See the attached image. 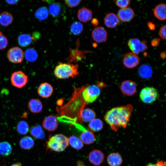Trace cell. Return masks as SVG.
<instances>
[{"label": "cell", "instance_id": "23", "mask_svg": "<svg viewBox=\"0 0 166 166\" xmlns=\"http://www.w3.org/2000/svg\"><path fill=\"white\" fill-rule=\"evenodd\" d=\"M20 147L24 150H30L32 148L34 145V142L33 139L29 136H26L22 137L19 142Z\"/></svg>", "mask_w": 166, "mask_h": 166}, {"label": "cell", "instance_id": "32", "mask_svg": "<svg viewBox=\"0 0 166 166\" xmlns=\"http://www.w3.org/2000/svg\"><path fill=\"white\" fill-rule=\"evenodd\" d=\"M24 56L26 60L29 62H34L38 58V54L36 50L32 48L27 49L24 54Z\"/></svg>", "mask_w": 166, "mask_h": 166}, {"label": "cell", "instance_id": "15", "mask_svg": "<svg viewBox=\"0 0 166 166\" xmlns=\"http://www.w3.org/2000/svg\"><path fill=\"white\" fill-rule=\"evenodd\" d=\"M53 89L52 86L47 82L41 83L38 89L39 95L43 98H47L52 95Z\"/></svg>", "mask_w": 166, "mask_h": 166}, {"label": "cell", "instance_id": "38", "mask_svg": "<svg viewBox=\"0 0 166 166\" xmlns=\"http://www.w3.org/2000/svg\"><path fill=\"white\" fill-rule=\"evenodd\" d=\"M65 4L70 8H73L78 6L81 0H65Z\"/></svg>", "mask_w": 166, "mask_h": 166}, {"label": "cell", "instance_id": "20", "mask_svg": "<svg viewBox=\"0 0 166 166\" xmlns=\"http://www.w3.org/2000/svg\"><path fill=\"white\" fill-rule=\"evenodd\" d=\"M107 161L110 166H120L122 163L123 159L119 154L113 152L109 155Z\"/></svg>", "mask_w": 166, "mask_h": 166}, {"label": "cell", "instance_id": "21", "mask_svg": "<svg viewBox=\"0 0 166 166\" xmlns=\"http://www.w3.org/2000/svg\"><path fill=\"white\" fill-rule=\"evenodd\" d=\"M80 116L82 121L85 122H89L95 118L96 114L93 109L85 108L81 111Z\"/></svg>", "mask_w": 166, "mask_h": 166}, {"label": "cell", "instance_id": "42", "mask_svg": "<svg viewBox=\"0 0 166 166\" xmlns=\"http://www.w3.org/2000/svg\"><path fill=\"white\" fill-rule=\"evenodd\" d=\"M149 29L151 30H154L155 29V25L151 22H148L147 23Z\"/></svg>", "mask_w": 166, "mask_h": 166}, {"label": "cell", "instance_id": "35", "mask_svg": "<svg viewBox=\"0 0 166 166\" xmlns=\"http://www.w3.org/2000/svg\"><path fill=\"white\" fill-rule=\"evenodd\" d=\"M83 26L80 22L76 21L73 22L70 26V30L73 34L78 35L83 31Z\"/></svg>", "mask_w": 166, "mask_h": 166}, {"label": "cell", "instance_id": "7", "mask_svg": "<svg viewBox=\"0 0 166 166\" xmlns=\"http://www.w3.org/2000/svg\"><path fill=\"white\" fill-rule=\"evenodd\" d=\"M146 42L145 40L140 41L137 38H132L128 41V44L132 53L137 55L148 49Z\"/></svg>", "mask_w": 166, "mask_h": 166}, {"label": "cell", "instance_id": "16", "mask_svg": "<svg viewBox=\"0 0 166 166\" xmlns=\"http://www.w3.org/2000/svg\"><path fill=\"white\" fill-rule=\"evenodd\" d=\"M105 25L110 28L116 27L119 25L120 20L117 15L113 13L107 14L104 19Z\"/></svg>", "mask_w": 166, "mask_h": 166}, {"label": "cell", "instance_id": "27", "mask_svg": "<svg viewBox=\"0 0 166 166\" xmlns=\"http://www.w3.org/2000/svg\"><path fill=\"white\" fill-rule=\"evenodd\" d=\"M30 132L31 135L35 138L42 139L45 137L44 132L40 125H38L32 127Z\"/></svg>", "mask_w": 166, "mask_h": 166}, {"label": "cell", "instance_id": "13", "mask_svg": "<svg viewBox=\"0 0 166 166\" xmlns=\"http://www.w3.org/2000/svg\"><path fill=\"white\" fill-rule=\"evenodd\" d=\"M58 121L54 115H49L46 117L42 123L43 127L49 131L55 130L58 126Z\"/></svg>", "mask_w": 166, "mask_h": 166}, {"label": "cell", "instance_id": "3", "mask_svg": "<svg viewBox=\"0 0 166 166\" xmlns=\"http://www.w3.org/2000/svg\"><path fill=\"white\" fill-rule=\"evenodd\" d=\"M69 145L68 138L62 134H57L52 136H50L45 144L47 150L56 152L63 151Z\"/></svg>", "mask_w": 166, "mask_h": 166}, {"label": "cell", "instance_id": "24", "mask_svg": "<svg viewBox=\"0 0 166 166\" xmlns=\"http://www.w3.org/2000/svg\"><path fill=\"white\" fill-rule=\"evenodd\" d=\"M13 20V17L10 13L4 11L0 14V24L2 26H7L12 23Z\"/></svg>", "mask_w": 166, "mask_h": 166}, {"label": "cell", "instance_id": "34", "mask_svg": "<svg viewBox=\"0 0 166 166\" xmlns=\"http://www.w3.org/2000/svg\"><path fill=\"white\" fill-rule=\"evenodd\" d=\"M18 132L22 135L26 134L29 132V127L28 123L25 121H20L16 127Z\"/></svg>", "mask_w": 166, "mask_h": 166}, {"label": "cell", "instance_id": "47", "mask_svg": "<svg viewBox=\"0 0 166 166\" xmlns=\"http://www.w3.org/2000/svg\"><path fill=\"white\" fill-rule=\"evenodd\" d=\"M10 166H22V165L21 163L18 162L12 164Z\"/></svg>", "mask_w": 166, "mask_h": 166}, {"label": "cell", "instance_id": "29", "mask_svg": "<svg viewBox=\"0 0 166 166\" xmlns=\"http://www.w3.org/2000/svg\"><path fill=\"white\" fill-rule=\"evenodd\" d=\"M12 151L10 144L6 141L0 142V155L6 156L10 155Z\"/></svg>", "mask_w": 166, "mask_h": 166}, {"label": "cell", "instance_id": "22", "mask_svg": "<svg viewBox=\"0 0 166 166\" xmlns=\"http://www.w3.org/2000/svg\"><path fill=\"white\" fill-rule=\"evenodd\" d=\"M80 138L83 143L86 144H89L94 142L95 136L92 131L85 130L81 134Z\"/></svg>", "mask_w": 166, "mask_h": 166}, {"label": "cell", "instance_id": "9", "mask_svg": "<svg viewBox=\"0 0 166 166\" xmlns=\"http://www.w3.org/2000/svg\"><path fill=\"white\" fill-rule=\"evenodd\" d=\"M120 89L124 95L128 96H132L136 92V85L133 81L127 80L121 83Z\"/></svg>", "mask_w": 166, "mask_h": 166}, {"label": "cell", "instance_id": "17", "mask_svg": "<svg viewBox=\"0 0 166 166\" xmlns=\"http://www.w3.org/2000/svg\"><path fill=\"white\" fill-rule=\"evenodd\" d=\"M77 18L81 22L86 23L90 21L93 16L92 12L86 7H82L78 10Z\"/></svg>", "mask_w": 166, "mask_h": 166}, {"label": "cell", "instance_id": "4", "mask_svg": "<svg viewBox=\"0 0 166 166\" xmlns=\"http://www.w3.org/2000/svg\"><path fill=\"white\" fill-rule=\"evenodd\" d=\"M101 93L100 88L95 85H92L85 88L82 92V97L87 103L95 101Z\"/></svg>", "mask_w": 166, "mask_h": 166}, {"label": "cell", "instance_id": "41", "mask_svg": "<svg viewBox=\"0 0 166 166\" xmlns=\"http://www.w3.org/2000/svg\"><path fill=\"white\" fill-rule=\"evenodd\" d=\"M160 39L158 38H155L151 41V45L153 47H157L160 44Z\"/></svg>", "mask_w": 166, "mask_h": 166}, {"label": "cell", "instance_id": "18", "mask_svg": "<svg viewBox=\"0 0 166 166\" xmlns=\"http://www.w3.org/2000/svg\"><path fill=\"white\" fill-rule=\"evenodd\" d=\"M28 108L32 113H38L42 110L43 106L41 101L38 99H32L28 102Z\"/></svg>", "mask_w": 166, "mask_h": 166}, {"label": "cell", "instance_id": "31", "mask_svg": "<svg viewBox=\"0 0 166 166\" xmlns=\"http://www.w3.org/2000/svg\"><path fill=\"white\" fill-rule=\"evenodd\" d=\"M68 139L69 144L73 148L76 149H80L83 146L84 144L81 140L75 136H71Z\"/></svg>", "mask_w": 166, "mask_h": 166}, {"label": "cell", "instance_id": "33", "mask_svg": "<svg viewBox=\"0 0 166 166\" xmlns=\"http://www.w3.org/2000/svg\"><path fill=\"white\" fill-rule=\"evenodd\" d=\"M61 7L58 3H53L51 4L49 7V12L53 17H57L60 14Z\"/></svg>", "mask_w": 166, "mask_h": 166}, {"label": "cell", "instance_id": "36", "mask_svg": "<svg viewBox=\"0 0 166 166\" xmlns=\"http://www.w3.org/2000/svg\"><path fill=\"white\" fill-rule=\"evenodd\" d=\"M8 44L7 38L0 31V50L5 49Z\"/></svg>", "mask_w": 166, "mask_h": 166}, {"label": "cell", "instance_id": "39", "mask_svg": "<svg viewBox=\"0 0 166 166\" xmlns=\"http://www.w3.org/2000/svg\"><path fill=\"white\" fill-rule=\"evenodd\" d=\"M166 26L164 25L160 28L159 31V36L164 40L166 39Z\"/></svg>", "mask_w": 166, "mask_h": 166}, {"label": "cell", "instance_id": "5", "mask_svg": "<svg viewBox=\"0 0 166 166\" xmlns=\"http://www.w3.org/2000/svg\"><path fill=\"white\" fill-rule=\"evenodd\" d=\"M158 96V91L154 87H146L143 88L140 94L141 101L146 104H151L154 102Z\"/></svg>", "mask_w": 166, "mask_h": 166}, {"label": "cell", "instance_id": "19", "mask_svg": "<svg viewBox=\"0 0 166 166\" xmlns=\"http://www.w3.org/2000/svg\"><path fill=\"white\" fill-rule=\"evenodd\" d=\"M166 6L164 3L157 5L153 10V13L156 17L159 20L164 21L166 18Z\"/></svg>", "mask_w": 166, "mask_h": 166}, {"label": "cell", "instance_id": "1", "mask_svg": "<svg viewBox=\"0 0 166 166\" xmlns=\"http://www.w3.org/2000/svg\"><path fill=\"white\" fill-rule=\"evenodd\" d=\"M133 110L130 104L113 108L107 112L104 120L112 130L116 131L121 126L126 127Z\"/></svg>", "mask_w": 166, "mask_h": 166}, {"label": "cell", "instance_id": "48", "mask_svg": "<svg viewBox=\"0 0 166 166\" xmlns=\"http://www.w3.org/2000/svg\"><path fill=\"white\" fill-rule=\"evenodd\" d=\"M27 116V113L26 112H25L22 114V117H23L26 118Z\"/></svg>", "mask_w": 166, "mask_h": 166}, {"label": "cell", "instance_id": "46", "mask_svg": "<svg viewBox=\"0 0 166 166\" xmlns=\"http://www.w3.org/2000/svg\"><path fill=\"white\" fill-rule=\"evenodd\" d=\"M160 56L162 59H165L166 57V52H161L160 54Z\"/></svg>", "mask_w": 166, "mask_h": 166}, {"label": "cell", "instance_id": "6", "mask_svg": "<svg viewBox=\"0 0 166 166\" xmlns=\"http://www.w3.org/2000/svg\"><path fill=\"white\" fill-rule=\"evenodd\" d=\"M10 80L13 86L21 88L24 87L27 83L28 76L22 71H18L12 74Z\"/></svg>", "mask_w": 166, "mask_h": 166}, {"label": "cell", "instance_id": "14", "mask_svg": "<svg viewBox=\"0 0 166 166\" xmlns=\"http://www.w3.org/2000/svg\"><path fill=\"white\" fill-rule=\"evenodd\" d=\"M104 154L101 151L95 149L91 151L89 155V160L90 163L95 165H100L103 161Z\"/></svg>", "mask_w": 166, "mask_h": 166}, {"label": "cell", "instance_id": "26", "mask_svg": "<svg viewBox=\"0 0 166 166\" xmlns=\"http://www.w3.org/2000/svg\"><path fill=\"white\" fill-rule=\"evenodd\" d=\"M88 127L91 131L98 132L103 128V123L100 119L95 118L90 122L88 124Z\"/></svg>", "mask_w": 166, "mask_h": 166}, {"label": "cell", "instance_id": "45", "mask_svg": "<svg viewBox=\"0 0 166 166\" xmlns=\"http://www.w3.org/2000/svg\"><path fill=\"white\" fill-rule=\"evenodd\" d=\"M76 166H86L84 163L82 161L79 160L77 161Z\"/></svg>", "mask_w": 166, "mask_h": 166}, {"label": "cell", "instance_id": "25", "mask_svg": "<svg viewBox=\"0 0 166 166\" xmlns=\"http://www.w3.org/2000/svg\"><path fill=\"white\" fill-rule=\"evenodd\" d=\"M139 73L143 78H150L152 74V70L151 67L147 65H141L139 68Z\"/></svg>", "mask_w": 166, "mask_h": 166}, {"label": "cell", "instance_id": "37", "mask_svg": "<svg viewBox=\"0 0 166 166\" xmlns=\"http://www.w3.org/2000/svg\"><path fill=\"white\" fill-rule=\"evenodd\" d=\"M115 3L121 9L126 8L130 4V0H118L115 1Z\"/></svg>", "mask_w": 166, "mask_h": 166}, {"label": "cell", "instance_id": "43", "mask_svg": "<svg viewBox=\"0 0 166 166\" xmlns=\"http://www.w3.org/2000/svg\"><path fill=\"white\" fill-rule=\"evenodd\" d=\"M92 25L94 26H96L99 23L98 20L96 18H94L91 21Z\"/></svg>", "mask_w": 166, "mask_h": 166}, {"label": "cell", "instance_id": "12", "mask_svg": "<svg viewBox=\"0 0 166 166\" xmlns=\"http://www.w3.org/2000/svg\"><path fill=\"white\" fill-rule=\"evenodd\" d=\"M135 15L133 10L130 7L121 9L118 11V18L122 22H128L132 20Z\"/></svg>", "mask_w": 166, "mask_h": 166}, {"label": "cell", "instance_id": "2", "mask_svg": "<svg viewBox=\"0 0 166 166\" xmlns=\"http://www.w3.org/2000/svg\"><path fill=\"white\" fill-rule=\"evenodd\" d=\"M77 64L60 62L54 69L55 76L60 79L75 78L79 74Z\"/></svg>", "mask_w": 166, "mask_h": 166}, {"label": "cell", "instance_id": "8", "mask_svg": "<svg viewBox=\"0 0 166 166\" xmlns=\"http://www.w3.org/2000/svg\"><path fill=\"white\" fill-rule=\"evenodd\" d=\"M24 53L20 48L15 47L10 49L7 53V57L9 61L14 63L21 62L24 58Z\"/></svg>", "mask_w": 166, "mask_h": 166}, {"label": "cell", "instance_id": "40", "mask_svg": "<svg viewBox=\"0 0 166 166\" xmlns=\"http://www.w3.org/2000/svg\"><path fill=\"white\" fill-rule=\"evenodd\" d=\"M146 166H166V162L161 160L157 162L156 164H149Z\"/></svg>", "mask_w": 166, "mask_h": 166}, {"label": "cell", "instance_id": "44", "mask_svg": "<svg viewBox=\"0 0 166 166\" xmlns=\"http://www.w3.org/2000/svg\"><path fill=\"white\" fill-rule=\"evenodd\" d=\"M18 1V0H6V2L10 5L15 4L17 3Z\"/></svg>", "mask_w": 166, "mask_h": 166}, {"label": "cell", "instance_id": "11", "mask_svg": "<svg viewBox=\"0 0 166 166\" xmlns=\"http://www.w3.org/2000/svg\"><path fill=\"white\" fill-rule=\"evenodd\" d=\"M92 37L94 41L101 43L105 42L108 37V34L102 27L98 26L93 29L92 32Z\"/></svg>", "mask_w": 166, "mask_h": 166}, {"label": "cell", "instance_id": "10", "mask_svg": "<svg viewBox=\"0 0 166 166\" xmlns=\"http://www.w3.org/2000/svg\"><path fill=\"white\" fill-rule=\"evenodd\" d=\"M140 59L137 55L129 52L126 54L123 58V63L126 68L132 69L139 64Z\"/></svg>", "mask_w": 166, "mask_h": 166}, {"label": "cell", "instance_id": "30", "mask_svg": "<svg viewBox=\"0 0 166 166\" xmlns=\"http://www.w3.org/2000/svg\"><path fill=\"white\" fill-rule=\"evenodd\" d=\"M49 11L46 7L42 6L38 8L35 14V17L38 20H44L47 18Z\"/></svg>", "mask_w": 166, "mask_h": 166}, {"label": "cell", "instance_id": "28", "mask_svg": "<svg viewBox=\"0 0 166 166\" xmlns=\"http://www.w3.org/2000/svg\"><path fill=\"white\" fill-rule=\"evenodd\" d=\"M33 40H35L33 37L27 34H21L18 37L19 44L23 47H26L30 45Z\"/></svg>", "mask_w": 166, "mask_h": 166}]
</instances>
